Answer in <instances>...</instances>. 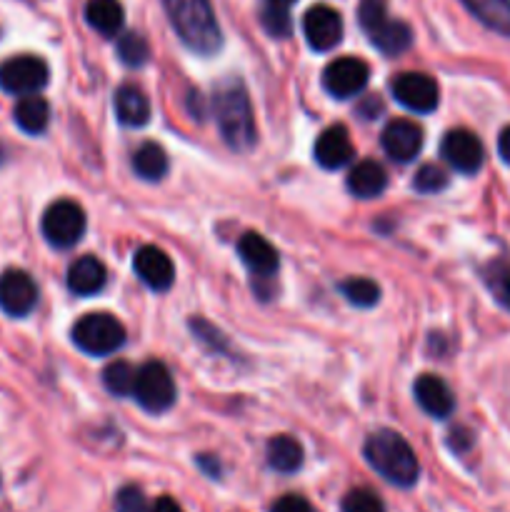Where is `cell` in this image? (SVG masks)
Segmentation results:
<instances>
[{"mask_svg":"<svg viewBox=\"0 0 510 512\" xmlns=\"http://www.w3.org/2000/svg\"><path fill=\"white\" fill-rule=\"evenodd\" d=\"M215 120L225 143L238 153H245L255 145V118L245 85L238 78L218 83L213 95Z\"/></svg>","mask_w":510,"mask_h":512,"instance_id":"1","label":"cell"},{"mask_svg":"<svg viewBox=\"0 0 510 512\" xmlns=\"http://www.w3.org/2000/svg\"><path fill=\"white\" fill-rule=\"evenodd\" d=\"M365 460L378 475L398 488H413L420 478V463L413 448L395 430H378L365 440Z\"/></svg>","mask_w":510,"mask_h":512,"instance_id":"2","label":"cell"},{"mask_svg":"<svg viewBox=\"0 0 510 512\" xmlns=\"http://www.w3.org/2000/svg\"><path fill=\"white\" fill-rule=\"evenodd\" d=\"M163 5L175 33L190 50L210 55L220 48L223 38L210 0H163Z\"/></svg>","mask_w":510,"mask_h":512,"instance_id":"3","label":"cell"},{"mask_svg":"<svg viewBox=\"0 0 510 512\" xmlns=\"http://www.w3.org/2000/svg\"><path fill=\"white\" fill-rule=\"evenodd\" d=\"M358 23L370 38V43L388 58L405 53L413 45V30L403 20L390 18L385 0H360Z\"/></svg>","mask_w":510,"mask_h":512,"instance_id":"4","label":"cell"},{"mask_svg":"<svg viewBox=\"0 0 510 512\" xmlns=\"http://www.w3.org/2000/svg\"><path fill=\"white\" fill-rule=\"evenodd\" d=\"M73 343L83 353L95 355H113L115 350L123 348L125 328L115 315L110 313H88L73 325Z\"/></svg>","mask_w":510,"mask_h":512,"instance_id":"5","label":"cell"},{"mask_svg":"<svg viewBox=\"0 0 510 512\" xmlns=\"http://www.w3.org/2000/svg\"><path fill=\"white\" fill-rule=\"evenodd\" d=\"M133 395L148 413H165L175 403L173 375L160 360H148L135 373Z\"/></svg>","mask_w":510,"mask_h":512,"instance_id":"6","label":"cell"},{"mask_svg":"<svg viewBox=\"0 0 510 512\" xmlns=\"http://www.w3.org/2000/svg\"><path fill=\"white\" fill-rule=\"evenodd\" d=\"M48 65L38 55H13L0 63V88L10 95H33L48 85Z\"/></svg>","mask_w":510,"mask_h":512,"instance_id":"7","label":"cell"},{"mask_svg":"<svg viewBox=\"0 0 510 512\" xmlns=\"http://www.w3.org/2000/svg\"><path fill=\"white\" fill-rule=\"evenodd\" d=\"M85 233V213L73 200H55L43 215V235L55 248H73Z\"/></svg>","mask_w":510,"mask_h":512,"instance_id":"8","label":"cell"},{"mask_svg":"<svg viewBox=\"0 0 510 512\" xmlns=\"http://www.w3.org/2000/svg\"><path fill=\"white\" fill-rule=\"evenodd\" d=\"M393 98L410 113H433L440 103V90L430 75L425 73H400L390 83Z\"/></svg>","mask_w":510,"mask_h":512,"instance_id":"9","label":"cell"},{"mask_svg":"<svg viewBox=\"0 0 510 512\" xmlns=\"http://www.w3.org/2000/svg\"><path fill=\"white\" fill-rule=\"evenodd\" d=\"M370 80V68L365 60L345 55V58L333 60L328 68L323 70V88L328 90L333 98H353L365 90Z\"/></svg>","mask_w":510,"mask_h":512,"instance_id":"10","label":"cell"},{"mask_svg":"<svg viewBox=\"0 0 510 512\" xmlns=\"http://www.w3.org/2000/svg\"><path fill=\"white\" fill-rule=\"evenodd\" d=\"M440 155L450 168H455L463 175H475L483 168L485 150L478 135L468 128H455L440 143Z\"/></svg>","mask_w":510,"mask_h":512,"instance_id":"11","label":"cell"},{"mask_svg":"<svg viewBox=\"0 0 510 512\" xmlns=\"http://www.w3.org/2000/svg\"><path fill=\"white\" fill-rule=\"evenodd\" d=\"M38 303V285L25 270L10 268L0 275V308L10 318H25Z\"/></svg>","mask_w":510,"mask_h":512,"instance_id":"12","label":"cell"},{"mask_svg":"<svg viewBox=\"0 0 510 512\" xmlns=\"http://www.w3.org/2000/svg\"><path fill=\"white\" fill-rule=\"evenodd\" d=\"M303 33L310 48L318 53H328L343 40V18L338 10L328 8V5H315L305 13Z\"/></svg>","mask_w":510,"mask_h":512,"instance_id":"13","label":"cell"},{"mask_svg":"<svg viewBox=\"0 0 510 512\" xmlns=\"http://www.w3.org/2000/svg\"><path fill=\"white\" fill-rule=\"evenodd\" d=\"M380 145H383L385 155L390 160L410 163V160L418 158L420 148H423V128L408 118L390 120L383 128V135H380Z\"/></svg>","mask_w":510,"mask_h":512,"instance_id":"14","label":"cell"},{"mask_svg":"<svg viewBox=\"0 0 510 512\" xmlns=\"http://www.w3.org/2000/svg\"><path fill=\"white\" fill-rule=\"evenodd\" d=\"M133 268L135 273H138V278L143 280L150 290H158V293H165L175 280L173 260H170L163 250L155 248V245H143V248L135 253Z\"/></svg>","mask_w":510,"mask_h":512,"instance_id":"15","label":"cell"},{"mask_svg":"<svg viewBox=\"0 0 510 512\" xmlns=\"http://www.w3.org/2000/svg\"><path fill=\"white\" fill-rule=\"evenodd\" d=\"M313 155L318 160V165H323L325 170H338L343 165H348L355 155L348 128L345 125H330V128H325L318 135V140H315Z\"/></svg>","mask_w":510,"mask_h":512,"instance_id":"16","label":"cell"},{"mask_svg":"<svg viewBox=\"0 0 510 512\" xmlns=\"http://www.w3.org/2000/svg\"><path fill=\"white\" fill-rule=\"evenodd\" d=\"M238 253L243 258L245 268L255 275V278H273L278 273V250L268 243L260 233H245L238 240Z\"/></svg>","mask_w":510,"mask_h":512,"instance_id":"17","label":"cell"},{"mask_svg":"<svg viewBox=\"0 0 510 512\" xmlns=\"http://www.w3.org/2000/svg\"><path fill=\"white\" fill-rule=\"evenodd\" d=\"M413 395L418 400L420 408L430 415V418H448L455 408V400L450 388L445 385V380H440L438 375L423 373L413 385Z\"/></svg>","mask_w":510,"mask_h":512,"instance_id":"18","label":"cell"},{"mask_svg":"<svg viewBox=\"0 0 510 512\" xmlns=\"http://www.w3.org/2000/svg\"><path fill=\"white\" fill-rule=\"evenodd\" d=\"M105 283H108V270L95 255H83L68 268V288L80 298L98 295Z\"/></svg>","mask_w":510,"mask_h":512,"instance_id":"19","label":"cell"},{"mask_svg":"<svg viewBox=\"0 0 510 512\" xmlns=\"http://www.w3.org/2000/svg\"><path fill=\"white\" fill-rule=\"evenodd\" d=\"M388 188V173L380 163L375 160H360L350 168L348 173V190L355 195V198H378L383 190Z\"/></svg>","mask_w":510,"mask_h":512,"instance_id":"20","label":"cell"},{"mask_svg":"<svg viewBox=\"0 0 510 512\" xmlns=\"http://www.w3.org/2000/svg\"><path fill=\"white\" fill-rule=\"evenodd\" d=\"M115 115H118V120L123 125H128V128H140V125H145L150 120V103L148 98H145V93L140 88H135V85H120L118 90H115Z\"/></svg>","mask_w":510,"mask_h":512,"instance_id":"21","label":"cell"},{"mask_svg":"<svg viewBox=\"0 0 510 512\" xmlns=\"http://www.w3.org/2000/svg\"><path fill=\"white\" fill-rule=\"evenodd\" d=\"M85 20L93 30H98L105 38H115L123 28V5L118 0H88L85 3Z\"/></svg>","mask_w":510,"mask_h":512,"instance_id":"22","label":"cell"},{"mask_svg":"<svg viewBox=\"0 0 510 512\" xmlns=\"http://www.w3.org/2000/svg\"><path fill=\"white\" fill-rule=\"evenodd\" d=\"M13 118H15V125H18L23 133L40 135L45 128H48V123H50L48 100L40 98L38 93L23 95V98L15 103Z\"/></svg>","mask_w":510,"mask_h":512,"instance_id":"23","label":"cell"},{"mask_svg":"<svg viewBox=\"0 0 510 512\" xmlns=\"http://www.w3.org/2000/svg\"><path fill=\"white\" fill-rule=\"evenodd\" d=\"M485 28L510 38V0H460Z\"/></svg>","mask_w":510,"mask_h":512,"instance_id":"24","label":"cell"},{"mask_svg":"<svg viewBox=\"0 0 510 512\" xmlns=\"http://www.w3.org/2000/svg\"><path fill=\"white\" fill-rule=\"evenodd\" d=\"M268 465L278 473H295L303 465V445L290 435H275L268 443Z\"/></svg>","mask_w":510,"mask_h":512,"instance_id":"25","label":"cell"},{"mask_svg":"<svg viewBox=\"0 0 510 512\" xmlns=\"http://www.w3.org/2000/svg\"><path fill=\"white\" fill-rule=\"evenodd\" d=\"M133 170L143 180H163L168 173V155L158 143H143L133 153Z\"/></svg>","mask_w":510,"mask_h":512,"instance_id":"26","label":"cell"},{"mask_svg":"<svg viewBox=\"0 0 510 512\" xmlns=\"http://www.w3.org/2000/svg\"><path fill=\"white\" fill-rule=\"evenodd\" d=\"M135 373L138 370L133 368L125 360H115L108 368L103 370V383L108 388L110 395H118V398H125V395H133L135 388Z\"/></svg>","mask_w":510,"mask_h":512,"instance_id":"27","label":"cell"},{"mask_svg":"<svg viewBox=\"0 0 510 512\" xmlns=\"http://www.w3.org/2000/svg\"><path fill=\"white\" fill-rule=\"evenodd\" d=\"M340 293L345 295V300L358 308H370L380 300V288L368 278H350L345 283H340Z\"/></svg>","mask_w":510,"mask_h":512,"instance_id":"28","label":"cell"},{"mask_svg":"<svg viewBox=\"0 0 510 512\" xmlns=\"http://www.w3.org/2000/svg\"><path fill=\"white\" fill-rule=\"evenodd\" d=\"M260 23H263L265 33L270 38H288L290 30H293V23H290V13L285 5H273L268 3L260 13Z\"/></svg>","mask_w":510,"mask_h":512,"instance_id":"29","label":"cell"},{"mask_svg":"<svg viewBox=\"0 0 510 512\" xmlns=\"http://www.w3.org/2000/svg\"><path fill=\"white\" fill-rule=\"evenodd\" d=\"M413 188L423 195L440 193V190L448 188V173L433 163L423 165V168H418V173H415Z\"/></svg>","mask_w":510,"mask_h":512,"instance_id":"30","label":"cell"},{"mask_svg":"<svg viewBox=\"0 0 510 512\" xmlns=\"http://www.w3.org/2000/svg\"><path fill=\"white\" fill-rule=\"evenodd\" d=\"M118 55L125 65H143L148 60L150 48L143 35L125 33L118 38Z\"/></svg>","mask_w":510,"mask_h":512,"instance_id":"31","label":"cell"},{"mask_svg":"<svg viewBox=\"0 0 510 512\" xmlns=\"http://www.w3.org/2000/svg\"><path fill=\"white\" fill-rule=\"evenodd\" d=\"M343 512H385L383 500L368 488H355L350 490L348 495L343 498Z\"/></svg>","mask_w":510,"mask_h":512,"instance_id":"32","label":"cell"},{"mask_svg":"<svg viewBox=\"0 0 510 512\" xmlns=\"http://www.w3.org/2000/svg\"><path fill=\"white\" fill-rule=\"evenodd\" d=\"M115 512H150L143 490L135 485H125L115 495Z\"/></svg>","mask_w":510,"mask_h":512,"instance_id":"33","label":"cell"},{"mask_svg":"<svg viewBox=\"0 0 510 512\" xmlns=\"http://www.w3.org/2000/svg\"><path fill=\"white\" fill-rule=\"evenodd\" d=\"M270 512H315V508L303 498V495L288 493V495H283V498L275 500Z\"/></svg>","mask_w":510,"mask_h":512,"instance_id":"34","label":"cell"},{"mask_svg":"<svg viewBox=\"0 0 510 512\" xmlns=\"http://www.w3.org/2000/svg\"><path fill=\"white\" fill-rule=\"evenodd\" d=\"M190 328H193V333L198 335V340L208 343L213 350L223 348V335H220L210 323H205V320H193V323H190Z\"/></svg>","mask_w":510,"mask_h":512,"instance_id":"35","label":"cell"},{"mask_svg":"<svg viewBox=\"0 0 510 512\" xmlns=\"http://www.w3.org/2000/svg\"><path fill=\"white\" fill-rule=\"evenodd\" d=\"M495 293H498L500 303L510 308V263L500 270L498 280H495Z\"/></svg>","mask_w":510,"mask_h":512,"instance_id":"36","label":"cell"},{"mask_svg":"<svg viewBox=\"0 0 510 512\" xmlns=\"http://www.w3.org/2000/svg\"><path fill=\"white\" fill-rule=\"evenodd\" d=\"M150 512H183V508H180L173 498L165 495V498H158L153 505H150Z\"/></svg>","mask_w":510,"mask_h":512,"instance_id":"37","label":"cell"},{"mask_svg":"<svg viewBox=\"0 0 510 512\" xmlns=\"http://www.w3.org/2000/svg\"><path fill=\"white\" fill-rule=\"evenodd\" d=\"M498 153H500V158H503L505 163L510 165V125H508V128H503V133H500Z\"/></svg>","mask_w":510,"mask_h":512,"instance_id":"38","label":"cell"},{"mask_svg":"<svg viewBox=\"0 0 510 512\" xmlns=\"http://www.w3.org/2000/svg\"><path fill=\"white\" fill-rule=\"evenodd\" d=\"M198 463H200V468L205 470V473L210 475V478H218V473H220V468H218V460H213V458H198Z\"/></svg>","mask_w":510,"mask_h":512,"instance_id":"39","label":"cell"},{"mask_svg":"<svg viewBox=\"0 0 510 512\" xmlns=\"http://www.w3.org/2000/svg\"><path fill=\"white\" fill-rule=\"evenodd\" d=\"M265 3H273V5H285V8H288V5H293L295 0H265Z\"/></svg>","mask_w":510,"mask_h":512,"instance_id":"40","label":"cell"}]
</instances>
